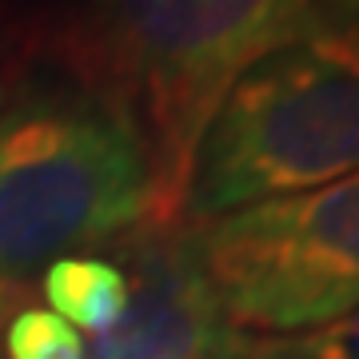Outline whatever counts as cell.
Segmentation results:
<instances>
[{
	"label": "cell",
	"instance_id": "1",
	"mask_svg": "<svg viewBox=\"0 0 359 359\" xmlns=\"http://www.w3.org/2000/svg\"><path fill=\"white\" fill-rule=\"evenodd\" d=\"M308 0H68L25 20L40 48L100 84L140 132L156 228L184 224L188 176L224 92L268 52L304 40Z\"/></svg>",
	"mask_w": 359,
	"mask_h": 359
},
{
	"label": "cell",
	"instance_id": "9",
	"mask_svg": "<svg viewBox=\"0 0 359 359\" xmlns=\"http://www.w3.org/2000/svg\"><path fill=\"white\" fill-rule=\"evenodd\" d=\"M283 344L304 359H359V308H351L347 316L323 323L316 332L287 335Z\"/></svg>",
	"mask_w": 359,
	"mask_h": 359
},
{
	"label": "cell",
	"instance_id": "8",
	"mask_svg": "<svg viewBox=\"0 0 359 359\" xmlns=\"http://www.w3.org/2000/svg\"><path fill=\"white\" fill-rule=\"evenodd\" d=\"M299 44L359 68V0H308Z\"/></svg>",
	"mask_w": 359,
	"mask_h": 359
},
{
	"label": "cell",
	"instance_id": "4",
	"mask_svg": "<svg viewBox=\"0 0 359 359\" xmlns=\"http://www.w3.org/2000/svg\"><path fill=\"white\" fill-rule=\"evenodd\" d=\"M236 332H316L359 308V172L316 192L188 224Z\"/></svg>",
	"mask_w": 359,
	"mask_h": 359
},
{
	"label": "cell",
	"instance_id": "11",
	"mask_svg": "<svg viewBox=\"0 0 359 359\" xmlns=\"http://www.w3.org/2000/svg\"><path fill=\"white\" fill-rule=\"evenodd\" d=\"M248 359H304V355L292 351L283 339H252V355Z\"/></svg>",
	"mask_w": 359,
	"mask_h": 359
},
{
	"label": "cell",
	"instance_id": "12",
	"mask_svg": "<svg viewBox=\"0 0 359 359\" xmlns=\"http://www.w3.org/2000/svg\"><path fill=\"white\" fill-rule=\"evenodd\" d=\"M16 308H20V287L0 280V327H4V320H8Z\"/></svg>",
	"mask_w": 359,
	"mask_h": 359
},
{
	"label": "cell",
	"instance_id": "7",
	"mask_svg": "<svg viewBox=\"0 0 359 359\" xmlns=\"http://www.w3.org/2000/svg\"><path fill=\"white\" fill-rule=\"evenodd\" d=\"M84 339L60 316L16 308L0 327V359H80Z\"/></svg>",
	"mask_w": 359,
	"mask_h": 359
},
{
	"label": "cell",
	"instance_id": "5",
	"mask_svg": "<svg viewBox=\"0 0 359 359\" xmlns=\"http://www.w3.org/2000/svg\"><path fill=\"white\" fill-rule=\"evenodd\" d=\"M128 259V304L120 320L84 339L80 359H248L252 339L224 316L212 280L204 276L188 224L128 231L112 244Z\"/></svg>",
	"mask_w": 359,
	"mask_h": 359
},
{
	"label": "cell",
	"instance_id": "10",
	"mask_svg": "<svg viewBox=\"0 0 359 359\" xmlns=\"http://www.w3.org/2000/svg\"><path fill=\"white\" fill-rule=\"evenodd\" d=\"M16 56H20V25L0 13V96H4V88H8Z\"/></svg>",
	"mask_w": 359,
	"mask_h": 359
},
{
	"label": "cell",
	"instance_id": "3",
	"mask_svg": "<svg viewBox=\"0 0 359 359\" xmlns=\"http://www.w3.org/2000/svg\"><path fill=\"white\" fill-rule=\"evenodd\" d=\"M359 172V68L304 44L236 76L196 144L184 224L316 192Z\"/></svg>",
	"mask_w": 359,
	"mask_h": 359
},
{
	"label": "cell",
	"instance_id": "6",
	"mask_svg": "<svg viewBox=\"0 0 359 359\" xmlns=\"http://www.w3.org/2000/svg\"><path fill=\"white\" fill-rule=\"evenodd\" d=\"M44 299L52 304V316L72 327V332H104L120 320L128 304V276L112 256L80 252V256H60L40 271Z\"/></svg>",
	"mask_w": 359,
	"mask_h": 359
},
{
	"label": "cell",
	"instance_id": "2",
	"mask_svg": "<svg viewBox=\"0 0 359 359\" xmlns=\"http://www.w3.org/2000/svg\"><path fill=\"white\" fill-rule=\"evenodd\" d=\"M148 219L152 168L132 116L20 28L0 96V280L20 287Z\"/></svg>",
	"mask_w": 359,
	"mask_h": 359
}]
</instances>
